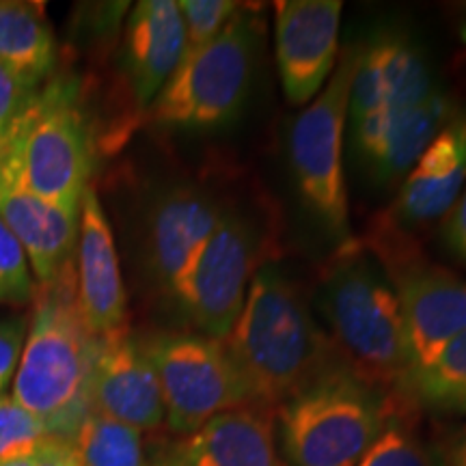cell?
Segmentation results:
<instances>
[{
  "label": "cell",
  "mask_w": 466,
  "mask_h": 466,
  "mask_svg": "<svg viewBox=\"0 0 466 466\" xmlns=\"http://www.w3.org/2000/svg\"><path fill=\"white\" fill-rule=\"evenodd\" d=\"M83 466H149L143 432L91 412L74 439Z\"/></svg>",
  "instance_id": "cell-23"
},
{
  "label": "cell",
  "mask_w": 466,
  "mask_h": 466,
  "mask_svg": "<svg viewBox=\"0 0 466 466\" xmlns=\"http://www.w3.org/2000/svg\"><path fill=\"white\" fill-rule=\"evenodd\" d=\"M360 42L341 50L329 83L296 116L288 137L289 171L300 201L337 244H348L350 212L343 138L350 116V91L357 72Z\"/></svg>",
  "instance_id": "cell-6"
},
{
  "label": "cell",
  "mask_w": 466,
  "mask_h": 466,
  "mask_svg": "<svg viewBox=\"0 0 466 466\" xmlns=\"http://www.w3.org/2000/svg\"><path fill=\"white\" fill-rule=\"evenodd\" d=\"M398 391L428 410L466 417V330L447 343L434 360L410 371Z\"/></svg>",
  "instance_id": "cell-22"
},
{
  "label": "cell",
  "mask_w": 466,
  "mask_h": 466,
  "mask_svg": "<svg viewBox=\"0 0 466 466\" xmlns=\"http://www.w3.org/2000/svg\"><path fill=\"white\" fill-rule=\"evenodd\" d=\"M319 309L343 363L382 391L398 389L408 374L406 326L398 294L370 248L343 244L319 281Z\"/></svg>",
  "instance_id": "cell-3"
},
{
  "label": "cell",
  "mask_w": 466,
  "mask_h": 466,
  "mask_svg": "<svg viewBox=\"0 0 466 466\" xmlns=\"http://www.w3.org/2000/svg\"><path fill=\"white\" fill-rule=\"evenodd\" d=\"M91 410L138 432L165 421L158 376L141 339L127 329L100 337L91 374Z\"/></svg>",
  "instance_id": "cell-15"
},
{
  "label": "cell",
  "mask_w": 466,
  "mask_h": 466,
  "mask_svg": "<svg viewBox=\"0 0 466 466\" xmlns=\"http://www.w3.org/2000/svg\"><path fill=\"white\" fill-rule=\"evenodd\" d=\"M35 313L15 367L14 398L55 439L72 441L91 415V374L100 337L91 333L76 296L72 264L37 283Z\"/></svg>",
  "instance_id": "cell-2"
},
{
  "label": "cell",
  "mask_w": 466,
  "mask_h": 466,
  "mask_svg": "<svg viewBox=\"0 0 466 466\" xmlns=\"http://www.w3.org/2000/svg\"><path fill=\"white\" fill-rule=\"evenodd\" d=\"M35 289L37 283L25 250L0 220V302H26Z\"/></svg>",
  "instance_id": "cell-26"
},
{
  "label": "cell",
  "mask_w": 466,
  "mask_h": 466,
  "mask_svg": "<svg viewBox=\"0 0 466 466\" xmlns=\"http://www.w3.org/2000/svg\"><path fill=\"white\" fill-rule=\"evenodd\" d=\"M76 296H78L80 313L96 337H106L127 329V299L113 229L97 190L91 184L80 206Z\"/></svg>",
  "instance_id": "cell-17"
},
{
  "label": "cell",
  "mask_w": 466,
  "mask_h": 466,
  "mask_svg": "<svg viewBox=\"0 0 466 466\" xmlns=\"http://www.w3.org/2000/svg\"><path fill=\"white\" fill-rule=\"evenodd\" d=\"M370 253L380 261L398 294L410 374L466 330V281L425 259L408 233L382 220L371 231Z\"/></svg>",
  "instance_id": "cell-7"
},
{
  "label": "cell",
  "mask_w": 466,
  "mask_h": 466,
  "mask_svg": "<svg viewBox=\"0 0 466 466\" xmlns=\"http://www.w3.org/2000/svg\"><path fill=\"white\" fill-rule=\"evenodd\" d=\"M26 324L22 319L0 322V395L11 378L15 376L17 360H20L22 346H25Z\"/></svg>",
  "instance_id": "cell-29"
},
{
  "label": "cell",
  "mask_w": 466,
  "mask_h": 466,
  "mask_svg": "<svg viewBox=\"0 0 466 466\" xmlns=\"http://www.w3.org/2000/svg\"><path fill=\"white\" fill-rule=\"evenodd\" d=\"M0 466H83L72 441L46 436L31 450L3 460Z\"/></svg>",
  "instance_id": "cell-28"
},
{
  "label": "cell",
  "mask_w": 466,
  "mask_h": 466,
  "mask_svg": "<svg viewBox=\"0 0 466 466\" xmlns=\"http://www.w3.org/2000/svg\"><path fill=\"white\" fill-rule=\"evenodd\" d=\"M177 456L186 466H283L268 408L247 404L220 412L186 436Z\"/></svg>",
  "instance_id": "cell-20"
},
{
  "label": "cell",
  "mask_w": 466,
  "mask_h": 466,
  "mask_svg": "<svg viewBox=\"0 0 466 466\" xmlns=\"http://www.w3.org/2000/svg\"><path fill=\"white\" fill-rule=\"evenodd\" d=\"M442 462L445 466H466V428L442 450Z\"/></svg>",
  "instance_id": "cell-32"
},
{
  "label": "cell",
  "mask_w": 466,
  "mask_h": 466,
  "mask_svg": "<svg viewBox=\"0 0 466 466\" xmlns=\"http://www.w3.org/2000/svg\"><path fill=\"white\" fill-rule=\"evenodd\" d=\"M7 156L28 190L80 212L89 188L91 145L85 116L69 93H48L20 110Z\"/></svg>",
  "instance_id": "cell-8"
},
{
  "label": "cell",
  "mask_w": 466,
  "mask_h": 466,
  "mask_svg": "<svg viewBox=\"0 0 466 466\" xmlns=\"http://www.w3.org/2000/svg\"><path fill=\"white\" fill-rule=\"evenodd\" d=\"M227 209V203L195 184L173 186L156 197L145 227V255L162 291L173 294Z\"/></svg>",
  "instance_id": "cell-12"
},
{
  "label": "cell",
  "mask_w": 466,
  "mask_h": 466,
  "mask_svg": "<svg viewBox=\"0 0 466 466\" xmlns=\"http://www.w3.org/2000/svg\"><path fill=\"white\" fill-rule=\"evenodd\" d=\"M434 89L439 85L419 44L398 28H384L360 42L350 91V116L359 121L382 110L410 106Z\"/></svg>",
  "instance_id": "cell-16"
},
{
  "label": "cell",
  "mask_w": 466,
  "mask_h": 466,
  "mask_svg": "<svg viewBox=\"0 0 466 466\" xmlns=\"http://www.w3.org/2000/svg\"><path fill=\"white\" fill-rule=\"evenodd\" d=\"M258 266V231L229 208L171 296L201 335L225 341L242 313Z\"/></svg>",
  "instance_id": "cell-10"
},
{
  "label": "cell",
  "mask_w": 466,
  "mask_h": 466,
  "mask_svg": "<svg viewBox=\"0 0 466 466\" xmlns=\"http://www.w3.org/2000/svg\"><path fill=\"white\" fill-rule=\"evenodd\" d=\"M466 186V108L453 115L428 145L417 165L401 179L395 201L389 208L387 223L412 236L417 229L436 223L450 212Z\"/></svg>",
  "instance_id": "cell-14"
},
{
  "label": "cell",
  "mask_w": 466,
  "mask_h": 466,
  "mask_svg": "<svg viewBox=\"0 0 466 466\" xmlns=\"http://www.w3.org/2000/svg\"><path fill=\"white\" fill-rule=\"evenodd\" d=\"M149 466H186L184 460L177 456V451L171 453V456H162L156 460V462H151Z\"/></svg>",
  "instance_id": "cell-33"
},
{
  "label": "cell",
  "mask_w": 466,
  "mask_h": 466,
  "mask_svg": "<svg viewBox=\"0 0 466 466\" xmlns=\"http://www.w3.org/2000/svg\"><path fill=\"white\" fill-rule=\"evenodd\" d=\"M3 160H5V151L0 154V175H3Z\"/></svg>",
  "instance_id": "cell-34"
},
{
  "label": "cell",
  "mask_w": 466,
  "mask_h": 466,
  "mask_svg": "<svg viewBox=\"0 0 466 466\" xmlns=\"http://www.w3.org/2000/svg\"><path fill=\"white\" fill-rule=\"evenodd\" d=\"M223 343L253 404L264 408L281 406L329 367L341 363L299 285L275 264L258 266L242 313Z\"/></svg>",
  "instance_id": "cell-1"
},
{
  "label": "cell",
  "mask_w": 466,
  "mask_h": 466,
  "mask_svg": "<svg viewBox=\"0 0 466 466\" xmlns=\"http://www.w3.org/2000/svg\"><path fill=\"white\" fill-rule=\"evenodd\" d=\"M141 343L158 376L165 419L175 434L188 436L220 412L253 404L220 339L201 333H156Z\"/></svg>",
  "instance_id": "cell-9"
},
{
  "label": "cell",
  "mask_w": 466,
  "mask_h": 466,
  "mask_svg": "<svg viewBox=\"0 0 466 466\" xmlns=\"http://www.w3.org/2000/svg\"><path fill=\"white\" fill-rule=\"evenodd\" d=\"M184 52V22L175 0H141L134 5L124 33V74L141 113L165 89Z\"/></svg>",
  "instance_id": "cell-19"
},
{
  "label": "cell",
  "mask_w": 466,
  "mask_h": 466,
  "mask_svg": "<svg viewBox=\"0 0 466 466\" xmlns=\"http://www.w3.org/2000/svg\"><path fill=\"white\" fill-rule=\"evenodd\" d=\"M55 56L44 5L0 0V66L31 89L52 72Z\"/></svg>",
  "instance_id": "cell-21"
},
{
  "label": "cell",
  "mask_w": 466,
  "mask_h": 466,
  "mask_svg": "<svg viewBox=\"0 0 466 466\" xmlns=\"http://www.w3.org/2000/svg\"><path fill=\"white\" fill-rule=\"evenodd\" d=\"M441 236L442 242L447 244V248L451 250V255L458 261H462L466 266V186L460 192L456 203L450 208V212L441 218Z\"/></svg>",
  "instance_id": "cell-30"
},
{
  "label": "cell",
  "mask_w": 466,
  "mask_h": 466,
  "mask_svg": "<svg viewBox=\"0 0 466 466\" xmlns=\"http://www.w3.org/2000/svg\"><path fill=\"white\" fill-rule=\"evenodd\" d=\"M0 220L11 231L37 283H48L74 264L80 212L58 208L26 188L5 149L0 175Z\"/></svg>",
  "instance_id": "cell-18"
},
{
  "label": "cell",
  "mask_w": 466,
  "mask_h": 466,
  "mask_svg": "<svg viewBox=\"0 0 466 466\" xmlns=\"http://www.w3.org/2000/svg\"><path fill=\"white\" fill-rule=\"evenodd\" d=\"M46 428L26 412L11 395L0 401V462L17 453L31 450L46 439Z\"/></svg>",
  "instance_id": "cell-27"
},
{
  "label": "cell",
  "mask_w": 466,
  "mask_h": 466,
  "mask_svg": "<svg viewBox=\"0 0 466 466\" xmlns=\"http://www.w3.org/2000/svg\"><path fill=\"white\" fill-rule=\"evenodd\" d=\"M357 466H445L442 450L412 432L410 425L391 419Z\"/></svg>",
  "instance_id": "cell-24"
},
{
  "label": "cell",
  "mask_w": 466,
  "mask_h": 466,
  "mask_svg": "<svg viewBox=\"0 0 466 466\" xmlns=\"http://www.w3.org/2000/svg\"><path fill=\"white\" fill-rule=\"evenodd\" d=\"M31 91L25 83L0 66V126H11L25 108L26 93Z\"/></svg>",
  "instance_id": "cell-31"
},
{
  "label": "cell",
  "mask_w": 466,
  "mask_h": 466,
  "mask_svg": "<svg viewBox=\"0 0 466 466\" xmlns=\"http://www.w3.org/2000/svg\"><path fill=\"white\" fill-rule=\"evenodd\" d=\"M453 110L456 104L439 86L425 100L410 106L382 110L352 121L354 147L367 177L378 186H391L404 179Z\"/></svg>",
  "instance_id": "cell-13"
},
{
  "label": "cell",
  "mask_w": 466,
  "mask_h": 466,
  "mask_svg": "<svg viewBox=\"0 0 466 466\" xmlns=\"http://www.w3.org/2000/svg\"><path fill=\"white\" fill-rule=\"evenodd\" d=\"M339 0L275 3V48L285 100L305 106L329 83L339 61Z\"/></svg>",
  "instance_id": "cell-11"
},
{
  "label": "cell",
  "mask_w": 466,
  "mask_h": 466,
  "mask_svg": "<svg viewBox=\"0 0 466 466\" xmlns=\"http://www.w3.org/2000/svg\"><path fill=\"white\" fill-rule=\"evenodd\" d=\"M264 22L240 5L217 39L184 55L165 89L145 110L149 124L217 130L242 115L258 72Z\"/></svg>",
  "instance_id": "cell-5"
},
{
  "label": "cell",
  "mask_w": 466,
  "mask_h": 466,
  "mask_svg": "<svg viewBox=\"0 0 466 466\" xmlns=\"http://www.w3.org/2000/svg\"><path fill=\"white\" fill-rule=\"evenodd\" d=\"M179 14H182L186 33V52H197L217 39L229 20L240 9V3L231 0H179Z\"/></svg>",
  "instance_id": "cell-25"
},
{
  "label": "cell",
  "mask_w": 466,
  "mask_h": 466,
  "mask_svg": "<svg viewBox=\"0 0 466 466\" xmlns=\"http://www.w3.org/2000/svg\"><path fill=\"white\" fill-rule=\"evenodd\" d=\"M391 421L382 389L337 363L279 406L289 466H357Z\"/></svg>",
  "instance_id": "cell-4"
},
{
  "label": "cell",
  "mask_w": 466,
  "mask_h": 466,
  "mask_svg": "<svg viewBox=\"0 0 466 466\" xmlns=\"http://www.w3.org/2000/svg\"><path fill=\"white\" fill-rule=\"evenodd\" d=\"M464 15H466V5H464Z\"/></svg>",
  "instance_id": "cell-35"
}]
</instances>
